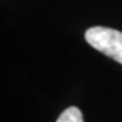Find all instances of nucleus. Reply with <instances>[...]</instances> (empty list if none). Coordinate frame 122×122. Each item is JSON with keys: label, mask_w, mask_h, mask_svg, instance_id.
<instances>
[{"label": "nucleus", "mask_w": 122, "mask_h": 122, "mask_svg": "<svg viewBox=\"0 0 122 122\" xmlns=\"http://www.w3.org/2000/svg\"><path fill=\"white\" fill-rule=\"evenodd\" d=\"M56 122H84V118H82V113L81 111L72 106L66 108L62 113L59 116V118Z\"/></svg>", "instance_id": "f03ea898"}, {"label": "nucleus", "mask_w": 122, "mask_h": 122, "mask_svg": "<svg viewBox=\"0 0 122 122\" xmlns=\"http://www.w3.org/2000/svg\"><path fill=\"white\" fill-rule=\"evenodd\" d=\"M85 39L90 45L106 56L122 65V32L105 26L90 27L85 32Z\"/></svg>", "instance_id": "f257e3e1"}]
</instances>
